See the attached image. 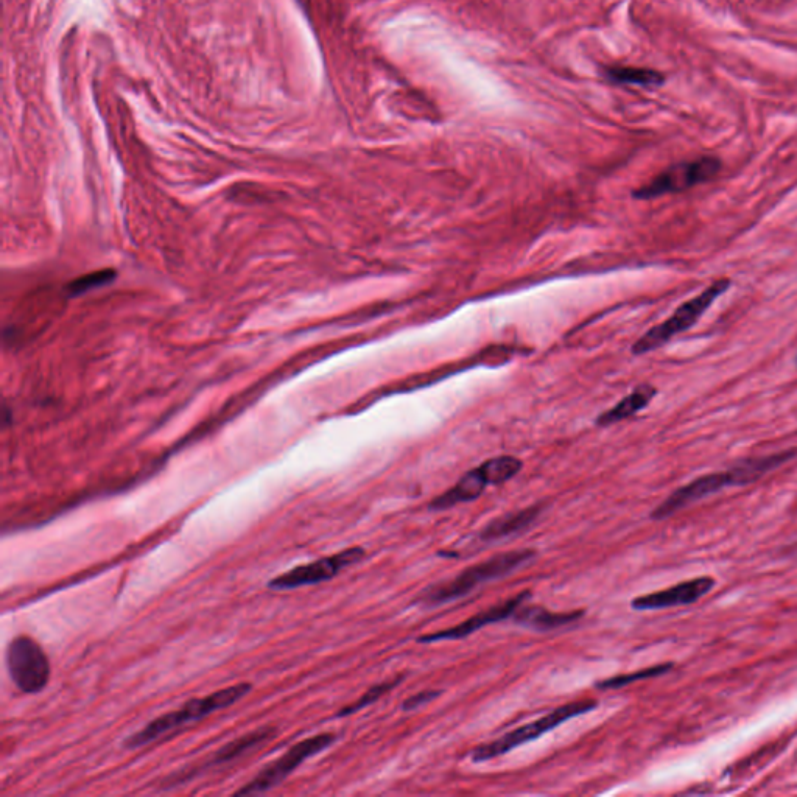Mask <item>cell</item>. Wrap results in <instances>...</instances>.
Segmentation results:
<instances>
[{
  "label": "cell",
  "mask_w": 797,
  "mask_h": 797,
  "mask_svg": "<svg viewBox=\"0 0 797 797\" xmlns=\"http://www.w3.org/2000/svg\"><path fill=\"white\" fill-rule=\"evenodd\" d=\"M796 457L797 449L782 450V452L771 453L765 457L741 460L726 471L713 472V474L695 478L693 482L676 489L661 505L657 506L656 510L651 513V519H668L673 514L679 513L682 508H687L692 503L706 499L707 496L717 494L723 489L751 485L769 472L776 471L783 464L790 463Z\"/></svg>",
  "instance_id": "cell-1"
},
{
  "label": "cell",
  "mask_w": 797,
  "mask_h": 797,
  "mask_svg": "<svg viewBox=\"0 0 797 797\" xmlns=\"http://www.w3.org/2000/svg\"><path fill=\"white\" fill-rule=\"evenodd\" d=\"M534 558H536V552L531 548L499 553L486 561L467 567L460 575L453 576L450 580L425 587L421 594L416 595L415 604H419L422 608H436L441 604L460 600L467 594H471L472 590L477 589L478 586L489 583V581L500 580L503 576L513 573L514 570L524 567Z\"/></svg>",
  "instance_id": "cell-2"
},
{
  "label": "cell",
  "mask_w": 797,
  "mask_h": 797,
  "mask_svg": "<svg viewBox=\"0 0 797 797\" xmlns=\"http://www.w3.org/2000/svg\"><path fill=\"white\" fill-rule=\"evenodd\" d=\"M251 689L253 687L248 682H240V684L231 685L228 689L217 690V692L204 696V698L190 699L180 709L164 713L161 717L145 724L141 731L134 732L127 740L123 741V746L127 749L142 748V746L148 745L151 741L158 740L159 737L167 734V732L175 731L178 727L203 720L211 713L231 707L232 704L240 701L243 696L248 695Z\"/></svg>",
  "instance_id": "cell-3"
},
{
  "label": "cell",
  "mask_w": 797,
  "mask_h": 797,
  "mask_svg": "<svg viewBox=\"0 0 797 797\" xmlns=\"http://www.w3.org/2000/svg\"><path fill=\"white\" fill-rule=\"evenodd\" d=\"M731 287L732 281L729 278L713 281L698 296L682 302L681 306L664 323L651 327L647 334H643L632 346V354L645 355L648 352L657 351V349L668 345L673 338L690 331L701 320V316L713 306V302L717 301L724 293L729 292Z\"/></svg>",
  "instance_id": "cell-4"
},
{
  "label": "cell",
  "mask_w": 797,
  "mask_h": 797,
  "mask_svg": "<svg viewBox=\"0 0 797 797\" xmlns=\"http://www.w3.org/2000/svg\"><path fill=\"white\" fill-rule=\"evenodd\" d=\"M597 707L598 703L595 699H580V701L562 704V706L556 707L552 712H548L547 715L533 721V723L517 727L514 731L506 732L505 735L497 738V740L477 746L471 752V760L474 763H482L497 759L500 755L508 754V752L514 751V749L520 748L522 745L538 740V738L544 737L545 734L566 723V721L586 715V713L592 712Z\"/></svg>",
  "instance_id": "cell-5"
},
{
  "label": "cell",
  "mask_w": 797,
  "mask_h": 797,
  "mask_svg": "<svg viewBox=\"0 0 797 797\" xmlns=\"http://www.w3.org/2000/svg\"><path fill=\"white\" fill-rule=\"evenodd\" d=\"M723 162L717 156H701L693 161L678 162L656 178L632 192L636 200H656L670 194H682L693 187L710 183L720 175Z\"/></svg>",
  "instance_id": "cell-6"
},
{
  "label": "cell",
  "mask_w": 797,
  "mask_h": 797,
  "mask_svg": "<svg viewBox=\"0 0 797 797\" xmlns=\"http://www.w3.org/2000/svg\"><path fill=\"white\" fill-rule=\"evenodd\" d=\"M5 662L11 681L21 692L35 695L49 684V657L32 637L18 636L11 640L5 653Z\"/></svg>",
  "instance_id": "cell-7"
},
{
  "label": "cell",
  "mask_w": 797,
  "mask_h": 797,
  "mask_svg": "<svg viewBox=\"0 0 797 797\" xmlns=\"http://www.w3.org/2000/svg\"><path fill=\"white\" fill-rule=\"evenodd\" d=\"M335 741H337V737L334 734H320L299 741L285 754H282L278 760L265 766L254 779L246 783L245 787L240 788L236 793L237 796L265 793L271 788L278 787L279 783L284 782L288 776H292L293 771L298 769L302 763L313 755L326 751L329 746L334 745Z\"/></svg>",
  "instance_id": "cell-8"
},
{
  "label": "cell",
  "mask_w": 797,
  "mask_h": 797,
  "mask_svg": "<svg viewBox=\"0 0 797 797\" xmlns=\"http://www.w3.org/2000/svg\"><path fill=\"white\" fill-rule=\"evenodd\" d=\"M366 552L363 547H349L343 552L326 558L316 559L307 562L295 569L287 570L281 575L274 576L268 581L267 587L271 590H292L298 587L315 586V584L326 583L338 575L341 570L354 566L357 562L365 558Z\"/></svg>",
  "instance_id": "cell-9"
},
{
  "label": "cell",
  "mask_w": 797,
  "mask_h": 797,
  "mask_svg": "<svg viewBox=\"0 0 797 797\" xmlns=\"http://www.w3.org/2000/svg\"><path fill=\"white\" fill-rule=\"evenodd\" d=\"M531 597L530 590L520 592L516 597L510 600L502 601V603L494 604L491 608L485 611L477 612L471 618H467L460 625L452 626V628L441 629V631L430 632V634H422L416 639L419 643H436L447 642V640H461L471 636L474 632L486 628V626L494 625V623L503 622L506 618L513 617L514 612L517 611L520 604H524L527 598Z\"/></svg>",
  "instance_id": "cell-10"
},
{
  "label": "cell",
  "mask_w": 797,
  "mask_h": 797,
  "mask_svg": "<svg viewBox=\"0 0 797 797\" xmlns=\"http://www.w3.org/2000/svg\"><path fill=\"white\" fill-rule=\"evenodd\" d=\"M713 586H715L713 578L699 576L653 594L640 595L632 600L631 608L636 611H659V609L689 606L709 594Z\"/></svg>",
  "instance_id": "cell-11"
},
{
  "label": "cell",
  "mask_w": 797,
  "mask_h": 797,
  "mask_svg": "<svg viewBox=\"0 0 797 797\" xmlns=\"http://www.w3.org/2000/svg\"><path fill=\"white\" fill-rule=\"evenodd\" d=\"M489 485L494 486L491 472H489L486 463L480 464L472 471L466 472L458 480L457 485L435 497L429 503V510L433 511V513H439V511L450 510L453 506L461 505V503L474 502V500L482 496L486 486Z\"/></svg>",
  "instance_id": "cell-12"
},
{
  "label": "cell",
  "mask_w": 797,
  "mask_h": 797,
  "mask_svg": "<svg viewBox=\"0 0 797 797\" xmlns=\"http://www.w3.org/2000/svg\"><path fill=\"white\" fill-rule=\"evenodd\" d=\"M542 508H544L542 505H533L524 510L497 517L478 533V539L483 542H496L522 533L538 520L542 514Z\"/></svg>",
  "instance_id": "cell-13"
},
{
  "label": "cell",
  "mask_w": 797,
  "mask_h": 797,
  "mask_svg": "<svg viewBox=\"0 0 797 797\" xmlns=\"http://www.w3.org/2000/svg\"><path fill=\"white\" fill-rule=\"evenodd\" d=\"M583 615L584 609H576V611L572 612H552L541 608V606H525L524 603L520 604L511 618L516 622V625L525 626V628L534 629V631L545 632L575 623Z\"/></svg>",
  "instance_id": "cell-14"
},
{
  "label": "cell",
  "mask_w": 797,
  "mask_h": 797,
  "mask_svg": "<svg viewBox=\"0 0 797 797\" xmlns=\"http://www.w3.org/2000/svg\"><path fill=\"white\" fill-rule=\"evenodd\" d=\"M656 387L651 383H642L639 387L634 388L631 394L623 397L622 401L618 402L611 410L604 411L598 416L597 425L600 427H608V425L617 424V422L625 421V419L632 418L640 411L645 410L651 404L654 397L657 396Z\"/></svg>",
  "instance_id": "cell-15"
},
{
  "label": "cell",
  "mask_w": 797,
  "mask_h": 797,
  "mask_svg": "<svg viewBox=\"0 0 797 797\" xmlns=\"http://www.w3.org/2000/svg\"><path fill=\"white\" fill-rule=\"evenodd\" d=\"M273 735V727L268 726L260 727V729H256V731L250 732V734L236 738V740H232L228 745L223 746L222 749H218V751L212 755L209 765H223V763L239 759L240 755L250 752L251 749L256 748V746L262 745L265 741L270 740Z\"/></svg>",
  "instance_id": "cell-16"
},
{
  "label": "cell",
  "mask_w": 797,
  "mask_h": 797,
  "mask_svg": "<svg viewBox=\"0 0 797 797\" xmlns=\"http://www.w3.org/2000/svg\"><path fill=\"white\" fill-rule=\"evenodd\" d=\"M604 75L612 83L618 85L643 86V88H653L664 83V75L651 69H640V67H608Z\"/></svg>",
  "instance_id": "cell-17"
},
{
  "label": "cell",
  "mask_w": 797,
  "mask_h": 797,
  "mask_svg": "<svg viewBox=\"0 0 797 797\" xmlns=\"http://www.w3.org/2000/svg\"><path fill=\"white\" fill-rule=\"evenodd\" d=\"M673 668V664L656 665V667L643 668V670L628 673V675L612 676L609 679L598 681L595 687L600 690L623 689L632 682L645 681V679L657 678V676L667 675Z\"/></svg>",
  "instance_id": "cell-18"
},
{
  "label": "cell",
  "mask_w": 797,
  "mask_h": 797,
  "mask_svg": "<svg viewBox=\"0 0 797 797\" xmlns=\"http://www.w3.org/2000/svg\"><path fill=\"white\" fill-rule=\"evenodd\" d=\"M405 676L399 675L396 678L388 679V681L380 682V684L373 685L371 689H368V692L363 693L354 704L351 706L343 707V709L338 712V717H349L352 713L360 712V710L365 709V707L373 706L374 703H377L382 696L387 695L390 693L391 690L396 689L397 685L401 684L404 681Z\"/></svg>",
  "instance_id": "cell-19"
},
{
  "label": "cell",
  "mask_w": 797,
  "mask_h": 797,
  "mask_svg": "<svg viewBox=\"0 0 797 797\" xmlns=\"http://www.w3.org/2000/svg\"><path fill=\"white\" fill-rule=\"evenodd\" d=\"M113 278L114 271H100V273L89 274V276H85V278H80L72 282L69 290H71V295H81V293H85L89 288L108 284V282L113 281Z\"/></svg>",
  "instance_id": "cell-20"
},
{
  "label": "cell",
  "mask_w": 797,
  "mask_h": 797,
  "mask_svg": "<svg viewBox=\"0 0 797 797\" xmlns=\"http://www.w3.org/2000/svg\"><path fill=\"white\" fill-rule=\"evenodd\" d=\"M439 695H441V690H422V692L416 693V695L410 696L407 701H404V703H402V710H404V712L418 710L419 707L429 704L430 701H435Z\"/></svg>",
  "instance_id": "cell-21"
},
{
  "label": "cell",
  "mask_w": 797,
  "mask_h": 797,
  "mask_svg": "<svg viewBox=\"0 0 797 797\" xmlns=\"http://www.w3.org/2000/svg\"><path fill=\"white\" fill-rule=\"evenodd\" d=\"M794 363H796V368H797V357H796V360H794Z\"/></svg>",
  "instance_id": "cell-22"
}]
</instances>
